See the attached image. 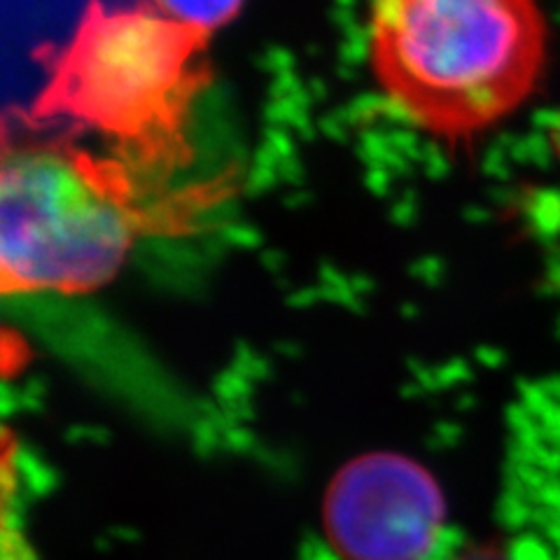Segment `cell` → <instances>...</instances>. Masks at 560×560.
<instances>
[{"label": "cell", "mask_w": 560, "mask_h": 560, "mask_svg": "<svg viewBox=\"0 0 560 560\" xmlns=\"http://www.w3.org/2000/svg\"><path fill=\"white\" fill-rule=\"evenodd\" d=\"M547 59L537 0H374L370 63L393 108L448 143L510 117Z\"/></svg>", "instance_id": "obj_1"}, {"label": "cell", "mask_w": 560, "mask_h": 560, "mask_svg": "<svg viewBox=\"0 0 560 560\" xmlns=\"http://www.w3.org/2000/svg\"><path fill=\"white\" fill-rule=\"evenodd\" d=\"M210 38L148 5L90 0L70 38L43 55L31 121L68 119L143 175L187 156V119L210 80Z\"/></svg>", "instance_id": "obj_2"}, {"label": "cell", "mask_w": 560, "mask_h": 560, "mask_svg": "<svg viewBox=\"0 0 560 560\" xmlns=\"http://www.w3.org/2000/svg\"><path fill=\"white\" fill-rule=\"evenodd\" d=\"M5 131L0 178L3 294H86L119 273L152 215L140 171L70 138Z\"/></svg>", "instance_id": "obj_3"}, {"label": "cell", "mask_w": 560, "mask_h": 560, "mask_svg": "<svg viewBox=\"0 0 560 560\" xmlns=\"http://www.w3.org/2000/svg\"><path fill=\"white\" fill-rule=\"evenodd\" d=\"M323 521L343 560H425L442 539L446 502L423 465L374 451L337 471Z\"/></svg>", "instance_id": "obj_4"}, {"label": "cell", "mask_w": 560, "mask_h": 560, "mask_svg": "<svg viewBox=\"0 0 560 560\" xmlns=\"http://www.w3.org/2000/svg\"><path fill=\"white\" fill-rule=\"evenodd\" d=\"M150 5L168 22L213 38L236 20L245 0H150Z\"/></svg>", "instance_id": "obj_5"}, {"label": "cell", "mask_w": 560, "mask_h": 560, "mask_svg": "<svg viewBox=\"0 0 560 560\" xmlns=\"http://www.w3.org/2000/svg\"><path fill=\"white\" fill-rule=\"evenodd\" d=\"M556 138H558V143H556V152H558V160H560V127H558V133H556Z\"/></svg>", "instance_id": "obj_6"}]
</instances>
